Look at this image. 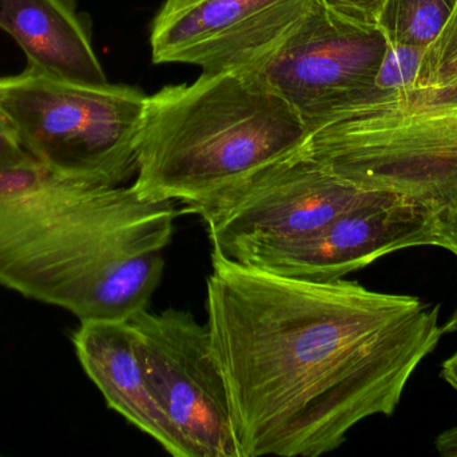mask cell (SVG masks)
Listing matches in <instances>:
<instances>
[{
	"mask_svg": "<svg viewBox=\"0 0 457 457\" xmlns=\"http://www.w3.org/2000/svg\"><path fill=\"white\" fill-rule=\"evenodd\" d=\"M208 326L239 457H319L391 416L443 335L439 306L278 275L212 251Z\"/></svg>",
	"mask_w": 457,
	"mask_h": 457,
	"instance_id": "cell-1",
	"label": "cell"
},
{
	"mask_svg": "<svg viewBox=\"0 0 457 457\" xmlns=\"http://www.w3.org/2000/svg\"><path fill=\"white\" fill-rule=\"evenodd\" d=\"M179 209L133 185L67 179L29 160L0 171V286L91 319L147 310Z\"/></svg>",
	"mask_w": 457,
	"mask_h": 457,
	"instance_id": "cell-2",
	"label": "cell"
},
{
	"mask_svg": "<svg viewBox=\"0 0 457 457\" xmlns=\"http://www.w3.org/2000/svg\"><path fill=\"white\" fill-rule=\"evenodd\" d=\"M309 134L253 70L203 72L146 97L133 188L187 212L300 152Z\"/></svg>",
	"mask_w": 457,
	"mask_h": 457,
	"instance_id": "cell-3",
	"label": "cell"
},
{
	"mask_svg": "<svg viewBox=\"0 0 457 457\" xmlns=\"http://www.w3.org/2000/svg\"><path fill=\"white\" fill-rule=\"evenodd\" d=\"M146 97L131 86L78 82L29 66L0 77V109L23 149L53 173L91 184L136 177Z\"/></svg>",
	"mask_w": 457,
	"mask_h": 457,
	"instance_id": "cell-4",
	"label": "cell"
},
{
	"mask_svg": "<svg viewBox=\"0 0 457 457\" xmlns=\"http://www.w3.org/2000/svg\"><path fill=\"white\" fill-rule=\"evenodd\" d=\"M300 152L359 190L457 207V114L408 112L394 91L311 131Z\"/></svg>",
	"mask_w": 457,
	"mask_h": 457,
	"instance_id": "cell-5",
	"label": "cell"
},
{
	"mask_svg": "<svg viewBox=\"0 0 457 457\" xmlns=\"http://www.w3.org/2000/svg\"><path fill=\"white\" fill-rule=\"evenodd\" d=\"M388 48L368 24L314 0L308 13L258 63L257 72L313 131L364 104Z\"/></svg>",
	"mask_w": 457,
	"mask_h": 457,
	"instance_id": "cell-6",
	"label": "cell"
},
{
	"mask_svg": "<svg viewBox=\"0 0 457 457\" xmlns=\"http://www.w3.org/2000/svg\"><path fill=\"white\" fill-rule=\"evenodd\" d=\"M368 192L298 152L187 212L204 220L214 251L242 263L312 235Z\"/></svg>",
	"mask_w": 457,
	"mask_h": 457,
	"instance_id": "cell-7",
	"label": "cell"
},
{
	"mask_svg": "<svg viewBox=\"0 0 457 457\" xmlns=\"http://www.w3.org/2000/svg\"><path fill=\"white\" fill-rule=\"evenodd\" d=\"M130 324L153 394L189 457H239L227 385L208 326L176 309L145 310Z\"/></svg>",
	"mask_w": 457,
	"mask_h": 457,
	"instance_id": "cell-8",
	"label": "cell"
},
{
	"mask_svg": "<svg viewBox=\"0 0 457 457\" xmlns=\"http://www.w3.org/2000/svg\"><path fill=\"white\" fill-rule=\"evenodd\" d=\"M314 0H165L152 24L154 63L206 72L252 70L303 19Z\"/></svg>",
	"mask_w": 457,
	"mask_h": 457,
	"instance_id": "cell-9",
	"label": "cell"
},
{
	"mask_svg": "<svg viewBox=\"0 0 457 457\" xmlns=\"http://www.w3.org/2000/svg\"><path fill=\"white\" fill-rule=\"evenodd\" d=\"M440 214L373 190L312 235L242 263L290 278L337 281L399 250L439 247Z\"/></svg>",
	"mask_w": 457,
	"mask_h": 457,
	"instance_id": "cell-10",
	"label": "cell"
},
{
	"mask_svg": "<svg viewBox=\"0 0 457 457\" xmlns=\"http://www.w3.org/2000/svg\"><path fill=\"white\" fill-rule=\"evenodd\" d=\"M72 345L83 370L109 408L176 457H189L181 437L153 394L136 351L130 321L80 322Z\"/></svg>",
	"mask_w": 457,
	"mask_h": 457,
	"instance_id": "cell-11",
	"label": "cell"
},
{
	"mask_svg": "<svg viewBox=\"0 0 457 457\" xmlns=\"http://www.w3.org/2000/svg\"><path fill=\"white\" fill-rule=\"evenodd\" d=\"M0 29L24 51L29 67L78 82H109L71 0H0Z\"/></svg>",
	"mask_w": 457,
	"mask_h": 457,
	"instance_id": "cell-12",
	"label": "cell"
},
{
	"mask_svg": "<svg viewBox=\"0 0 457 457\" xmlns=\"http://www.w3.org/2000/svg\"><path fill=\"white\" fill-rule=\"evenodd\" d=\"M396 96L408 112L457 114V5L424 53L415 86Z\"/></svg>",
	"mask_w": 457,
	"mask_h": 457,
	"instance_id": "cell-13",
	"label": "cell"
},
{
	"mask_svg": "<svg viewBox=\"0 0 457 457\" xmlns=\"http://www.w3.org/2000/svg\"><path fill=\"white\" fill-rule=\"evenodd\" d=\"M457 0H386L378 21L388 45L427 48L442 34Z\"/></svg>",
	"mask_w": 457,
	"mask_h": 457,
	"instance_id": "cell-14",
	"label": "cell"
},
{
	"mask_svg": "<svg viewBox=\"0 0 457 457\" xmlns=\"http://www.w3.org/2000/svg\"><path fill=\"white\" fill-rule=\"evenodd\" d=\"M424 48L388 45L375 85L381 90L403 93L415 86L423 61Z\"/></svg>",
	"mask_w": 457,
	"mask_h": 457,
	"instance_id": "cell-15",
	"label": "cell"
},
{
	"mask_svg": "<svg viewBox=\"0 0 457 457\" xmlns=\"http://www.w3.org/2000/svg\"><path fill=\"white\" fill-rule=\"evenodd\" d=\"M29 160H32L31 156L23 149L12 126L0 109V171L21 165Z\"/></svg>",
	"mask_w": 457,
	"mask_h": 457,
	"instance_id": "cell-16",
	"label": "cell"
},
{
	"mask_svg": "<svg viewBox=\"0 0 457 457\" xmlns=\"http://www.w3.org/2000/svg\"><path fill=\"white\" fill-rule=\"evenodd\" d=\"M386 0H328L336 10L357 21L378 24Z\"/></svg>",
	"mask_w": 457,
	"mask_h": 457,
	"instance_id": "cell-17",
	"label": "cell"
},
{
	"mask_svg": "<svg viewBox=\"0 0 457 457\" xmlns=\"http://www.w3.org/2000/svg\"><path fill=\"white\" fill-rule=\"evenodd\" d=\"M457 257V207L440 214V244Z\"/></svg>",
	"mask_w": 457,
	"mask_h": 457,
	"instance_id": "cell-18",
	"label": "cell"
},
{
	"mask_svg": "<svg viewBox=\"0 0 457 457\" xmlns=\"http://www.w3.org/2000/svg\"><path fill=\"white\" fill-rule=\"evenodd\" d=\"M436 450L442 456L457 457V426L437 436Z\"/></svg>",
	"mask_w": 457,
	"mask_h": 457,
	"instance_id": "cell-19",
	"label": "cell"
},
{
	"mask_svg": "<svg viewBox=\"0 0 457 457\" xmlns=\"http://www.w3.org/2000/svg\"><path fill=\"white\" fill-rule=\"evenodd\" d=\"M442 377L457 392V351L443 364Z\"/></svg>",
	"mask_w": 457,
	"mask_h": 457,
	"instance_id": "cell-20",
	"label": "cell"
},
{
	"mask_svg": "<svg viewBox=\"0 0 457 457\" xmlns=\"http://www.w3.org/2000/svg\"><path fill=\"white\" fill-rule=\"evenodd\" d=\"M443 333H457V308L451 316L450 321L442 327Z\"/></svg>",
	"mask_w": 457,
	"mask_h": 457,
	"instance_id": "cell-21",
	"label": "cell"
}]
</instances>
